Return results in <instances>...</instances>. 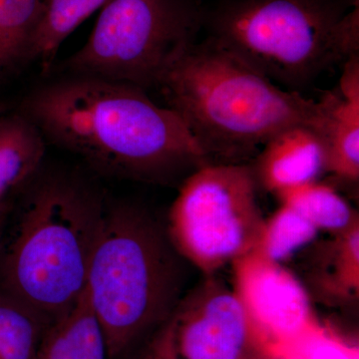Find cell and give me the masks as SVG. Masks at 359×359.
Returning a JSON list of instances; mask_svg holds the SVG:
<instances>
[{"instance_id": "obj_1", "label": "cell", "mask_w": 359, "mask_h": 359, "mask_svg": "<svg viewBox=\"0 0 359 359\" xmlns=\"http://www.w3.org/2000/svg\"><path fill=\"white\" fill-rule=\"evenodd\" d=\"M20 113L45 142L116 178L181 184L212 164L180 116L133 85L71 75L32 90Z\"/></svg>"}, {"instance_id": "obj_2", "label": "cell", "mask_w": 359, "mask_h": 359, "mask_svg": "<svg viewBox=\"0 0 359 359\" xmlns=\"http://www.w3.org/2000/svg\"><path fill=\"white\" fill-rule=\"evenodd\" d=\"M158 88L212 163L247 164L294 125L321 131L320 101L273 83L211 37L191 45Z\"/></svg>"}, {"instance_id": "obj_3", "label": "cell", "mask_w": 359, "mask_h": 359, "mask_svg": "<svg viewBox=\"0 0 359 359\" xmlns=\"http://www.w3.org/2000/svg\"><path fill=\"white\" fill-rule=\"evenodd\" d=\"M187 262L144 208L106 203L85 294L109 359H134L184 295Z\"/></svg>"}, {"instance_id": "obj_4", "label": "cell", "mask_w": 359, "mask_h": 359, "mask_svg": "<svg viewBox=\"0 0 359 359\" xmlns=\"http://www.w3.org/2000/svg\"><path fill=\"white\" fill-rule=\"evenodd\" d=\"M107 201L83 179L52 175L30 188L0 264L2 294L48 325L86 289Z\"/></svg>"}, {"instance_id": "obj_5", "label": "cell", "mask_w": 359, "mask_h": 359, "mask_svg": "<svg viewBox=\"0 0 359 359\" xmlns=\"http://www.w3.org/2000/svg\"><path fill=\"white\" fill-rule=\"evenodd\" d=\"M211 39L289 91L301 93L359 50L358 0H228Z\"/></svg>"}, {"instance_id": "obj_6", "label": "cell", "mask_w": 359, "mask_h": 359, "mask_svg": "<svg viewBox=\"0 0 359 359\" xmlns=\"http://www.w3.org/2000/svg\"><path fill=\"white\" fill-rule=\"evenodd\" d=\"M198 23L183 0H109L86 43L63 66L71 75L147 91L195 43Z\"/></svg>"}, {"instance_id": "obj_7", "label": "cell", "mask_w": 359, "mask_h": 359, "mask_svg": "<svg viewBox=\"0 0 359 359\" xmlns=\"http://www.w3.org/2000/svg\"><path fill=\"white\" fill-rule=\"evenodd\" d=\"M250 164L212 163L181 184L166 230L175 249L205 276L256 249L264 219Z\"/></svg>"}, {"instance_id": "obj_8", "label": "cell", "mask_w": 359, "mask_h": 359, "mask_svg": "<svg viewBox=\"0 0 359 359\" xmlns=\"http://www.w3.org/2000/svg\"><path fill=\"white\" fill-rule=\"evenodd\" d=\"M184 294L134 359H264L233 289L215 275Z\"/></svg>"}, {"instance_id": "obj_9", "label": "cell", "mask_w": 359, "mask_h": 359, "mask_svg": "<svg viewBox=\"0 0 359 359\" xmlns=\"http://www.w3.org/2000/svg\"><path fill=\"white\" fill-rule=\"evenodd\" d=\"M231 266L233 292L269 353H287L320 325L302 280L282 264L256 248Z\"/></svg>"}, {"instance_id": "obj_10", "label": "cell", "mask_w": 359, "mask_h": 359, "mask_svg": "<svg viewBox=\"0 0 359 359\" xmlns=\"http://www.w3.org/2000/svg\"><path fill=\"white\" fill-rule=\"evenodd\" d=\"M252 160L257 188L278 196L327 174V145L313 127L294 125L275 135Z\"/></svg>"}, {"instance_id": "obj_11", "label": "cell", "mask_w": 359, "mask_h": 359, "mask_svg": "<svg viewBox=\"0 0 359 359\" xmlns=\"http://www.w3.org/2000/svg\"><path fill=\"white\" fill-rule=\"evenodd\" d=\"M321 136L327 145V173L358 184L359 179V55L344 63L339 85L320 99Z\"/></svg>"}, {"instance_id": "obj_12", "label": "cell", "mask_w": 359, "mask_h": 359, "mask_svg": "<svg viewBox=\"0 0 359 359\" xmlns=\"http://www.w3.org/2000/svg\"><path fill=\"white\" fill-rule=\"evenodd\" d=\"M311 301L344 306L359 297V222L314 245L302 280Z\"/></svg>"}, {"instance_id": "obj_13", "label": "cell", "mask_w": 359, "mask_h": 359, "mask_svg": "<svg viewBox=\"0 0 359 359\" xmlns=\"http://www.w3.org/2000/svg\"><path fill=\"white\" fill-rule=\"evenodd\" d=\"M36 359H109L102 328L85 292L47 328Z\"/></svg>"}, {"instance_id": "obj_14", "label": "cell", "mask_w": 359, "mask_h": 359, "mask_svg": "<svg viewBox=\"0 0 359 359\" xmlns=\"http://www.w3.org/2000/svg\"><path fill=\"white\" fill-rule=\"evenodd\" d=\"M45 143L37 127L21 113L0 117V205L39 173Z\"/></svg>"}, {"instance_id": "obj_15", "label": "cell", "mask_w": 359, "mask_h": 359, "mask_svg": "<svg viewBox=\"0 0 359 359\" xmlns=\"http://www.w3.org/2000/svg\"><path fill=\"white\" fill-rule=\"evenodd\" d=\"M109 0H47L33 35L32 61L49 67L65 39Z\"/></svg>"}, {"instance_id": "obj_16", "label": "cell", "mask_w": 359, "mask_h": 359, "mask_svg": "<svg viewBox=\"0 0 359 359\" xmlns=\"http://www.w3.org/2000/svg\"><path fill=\"white\" fill-rule=\"evenodd\" d=\"M43 6L41 0H0V75L32 61L33 35Z\"/></svg>"}, {"instance_id": "obj_17", "label": "cell", "mask_w": 359, "mask_h": 359, "mask_svg": "<svg viewBox=\"0 0 359 359\" xmlns=\"http://www.w3.org/2000/svg\"><path fill=\"white\" fill-rule=\"evenodd\" d=\"M311 222L318 231L334 233L346 230L358 219V214L332 186L320 182L306 184L276 196Z\"/></svg>"}, {"instance_id": "obj_18", "label": "cell", "mask_w": 359, "mask_h": 359, "mask_svg": "<svg viewBox=\"0 0 359 359\" xmlns=\"http://www.w3.org/2000/svg\"><path fill=\"white\" fill-rule=\"evenodd\" d=\"M49 325L15 299L0 294V359H36Z\"/></svg>"}, {"instance_id": "obj_19", "label": "cell", "mask_w": 359, "mask_h": 359, "mask_svg": "<svg viewBox=\"0 0 359 359\" xmlns=\"http://www.w3.org/2000/svg\"><path fill=\"white\" fill-rule=\"evenodd\" d=\"M320 231L299 212L282 204L264 219L257 249L271 261L282 264L299 250L313 244Z\"/></svg>"}, {"instance_id": "obj_20", "label": "cell", "mask_w": 359, "mask_h": 359, "mask_svg": "<svg viewBox=\"0 0 359 359\" xmlns=\"http://www.w3.org/2000/svg\"><path fill=\"white\" fill-rule=\"evenodd\" d=\"M287 353L297 359H359L358 346L320 323L299 340Z\"/></svg>"}, {"instance_id": "obj_21", "label": "cell", "mask_w": 359, "mask_h": 359, "mask_svg": "<svg viewBox=\"0 0 359 359\" xmlns=\"http://www.w3.org/2000/svg\"><path fill=\"white\" fill-rule=\"evenodd\" d=\"M264 359H297L292 354L287 353L269 354Z\"/></svg>"}, {"instance_id": "obj_22", "label": "cell", "mask_w": 359, "mask_h": 359, "mask_svg": "<svg viewBox=\"0 0 359 359\" xmlns=\"http://www.w3.org/2000/svg\"><path fill=\"white\" fill-rule=\"evenodd\" d=\"M0 233H1V223H0Z\"/></svg>"}]
</instances>
